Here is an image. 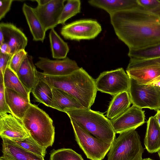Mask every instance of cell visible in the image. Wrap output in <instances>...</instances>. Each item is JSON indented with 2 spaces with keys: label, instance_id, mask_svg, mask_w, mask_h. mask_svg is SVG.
<instances>
[{
  "label": "cell",
  "instance_id": "6da1fadb",
  "mask_svg": "<svg viewBox=\"0 0 160 160\" xmlns=\"http://www.w3.org/2000/svg\"><path fill=\"white\" fill-rule=\"evenodd\" d=\"M110 17L116 35L129 50L160 42V10L139 6L116 12Z\"/></svg>",
  "mask_w": 160,
  "mask_h": 160
},
{
  "label": "cell",
  "instance_id": "7a4b0ae2",
  "mask_svg": "<svg viewBox=\"0 0 160 160\" xmlns=\"http://www.w3.org/2000/svg\"><path fill=\"white\" fill-rule=\"evenodd\" d=\"M39 80L52 89L63 91L74 97L85 108L90 109L97 90L95 81L82 68L68 75L54 76L37 71Z\"/></svg>",
  "mask_w": 160,
  "mask_h": 160
},
{
  "label": "cell",
  "instance_id": "3957f363",
  "mask_svg": "<svg viewBox=\"0 0 160 160\" xmlns=\"http://www.w3.org/2000/svg\"><path fill=\"white\" fill-rule=\"evenodd\" d=\"M72 120L94 137L112 143L116 138L110 120L103 114L90 109H78L65 112Z\"/></svg>",
  "mask_w": 160,
  "mask_h": 160
},
{
  "label": "cell",
  "instance_id": "277c9868",
  "mask_svg": "<svg viewBox=\"0 0 160 160\" xmlns=\"http://www.w3.org/2000/svg\"><path fill=\"white\" fill-rule=\"evenodd\" d=\"M22 121L30 136L40 145L46 149L52 146L55 127L53 120L46 112L31 104Z\"/></svg>",
  "mask_w": 160,
  "mask_h": 160
},
{
  "label": "cell",
  "instance_id": "5b68a950",
  "mask_svg": "<svg viewBox=\"0 0 160 160\" xmlns=\"http://www.w3.org/2000/svg\"><path fill=\"white\" fill-rule=\"evenodd\" d=\"M144 149L135 129L125 131L113 140L107 160H142Z\"/></svg>",
  "mask_w": 160,
  "mask_h": 160
},
{
  "label": "cell",
  "instance_id": "8992f818",
  "mask_svg": "<svg viewBox=\"0 0 160 160\" xmlns=\"http://www.w3.org/2000/svg\"><path fill=\"white\" fill-rule=\"evenodd\" d=\"M70 120L75 140L87 158L91 160H102L109 151L112 143L94 137Z\"/></svg>",
  "mask_w": 160,
  "mask_h": 160
},
{
  "label": "cell",
  "instance_id": "52a82bcc",
  "mask_svg": "<svg viewBox=\"0 0 160 160\" xmlns=\"http://www.w3.org/2000/svg\"><path fill=\"white\" fill-rule=\"evenodd\" d=\"M128 91L132 103L140 108L160 109V88L151 84L141 85L129 77Z\"/></svg>",
  "mask_w": 160,
  "mask_h": 160
},
{
  "label": "cell",
  "instance_id": "ba28073f",
  "mask_svg": "<svg viewBox=\"0 0 160 160\" xmlns=\"http://www.w3.org/2000/svg\"><path fill=\"white\" fill-rule=\"evenodd\" d=\"M95 81L97 91L114 96L129 90L130 78L122 68L103 72Z\"/></svg>",
  "mask_w": 160,
  "mask_h": 160
},
{
  "label": "cell",
  "instance_id": "9c48e42d",
  "mask_svg": "<svg viewBox=\"0 0 160 160\" xmlns=\"http://www.w3.org/2000/svg\"><path fill=\"white\" fill-rule=\"evenodd\" d=\"M101 31V26L96 21L83 19L64 25L61 33L66 39L80 41L94 39Z\"/></svg>",
  "mask_w": 160,
  "mask_h": 160
},
{
  "label": "cell",
  "instance_id": "30bf717a",
  "mask_svg": "<svg viewBox=\"0 0 160 160\" xmlns=\"http://www.w3.org/2000/svg\"><path fill=\"white\" fill-rule=\"evenodd\" d=\"M126 72L141 85L151 84L160 79V65L140 59L130 58Z\"/></svg>",
  "mask_w": 160,
  "mask_h": 160
},
{
  "label": "cell",
  "instance_id": "8fae6325",
  "mask_svg": "<svg viewBox=\"0 0 160 160\" xmlns=\"http://www.w3.org/2000/svg\"><path fill=\"white\" fill-rule=\"evenodd\" d=\"M144 111L132 105L116 118L110 120L116 134L136 129L145 123Z\"/></svg>",
  "mask_w": 160,
  "mask_h": 160
},
{
  "label": "cell",
  "instance_id": "7c38bea8",
  "mask_svg": "<svg viewBox=\"0 0 160 160\" xmlns=\"http://www.w3.org/2000/svg\"><path fill=\"white\" fill-rule=\"evenodd\" d=\"M39 60L35 64L43 71L45 74L54 76L69 75L80 68L74 60L67 57L62 60H51L47 58L39 57Z\"/></svg>",
  "mask_w": 160,
  "mask_h": 160
},
{
  "label": "cell",
  "instance_id": "4fadbf2b",
  "mask_svg": "<svg viewBox=\"0 0 160 160\" xmlns=\"http://www.w3.org/2000/svg\"><path fill=\"white\" fill-rule=\"evenodd\" d=\"M65 0H50L43 5L33 8L34 11L42 26L47 31L58 25L59 17Z\"/></svg>",
  "mask_w": 160,
  "mask_h": 160
},
{
  "label": "cell",
  "instance_id": "5bb4252c",
  "mask_svg": "<svg viewBox=\"0 0 160 160\" xmlns=\"http://www.w3.org/2000/svg\"><path fill=\"white\" fill-rule=\"evenodd\" d=\"M0 136L12 141L25 139L30 136L22 121L11 114L0 116Z\"/></svg>",
  "mask_w": 160,
  "mask_h": 160
},
{
  "label": "cell",
  "instance_id": "9a60e30c",
  "mask_svg": "<svg viewBox=\"0 0 160 160\" xmlns=\"http://www.w3.org/2000/svg\"><path fill=\"white\" fill-rule=\"evenodd\" d=\"M0 30L3 34L4 42L7 43L11 48L12 56L21 50H25L28 39L19 28L11 23L1 22Z\"/></svg>",
  "mask_w": 160,
  "mask_h": 160
},
{
  "label": "cell",
  "instance_id": "2e32d148",
  "mask_svg": "<svg viewBox=\"0 0 160 160\" xmlns=\"http://www.w3.org/2000/svg\"><path fill=\"white\" fill-rule=\"evenodd\" d=\"M2 140V157L6 160H45L42 157L33 154L5 138Z\"/></svg>",
  "mask_w": 160,
  "mask_h": 160
},
{
  "label": "cell",
  "instance_id": "e0dca14e",
  "mask_svg": "<svg viewBox=\"0 0 160 160\" xmlns=\"http://www.w3.org/2000/svg\"><path fill=\"white\" fill-rule=\"evenodd\" d=\"M6 102L11 114L22 121L31 104L30 99L8 88H5Z\"/></svg>",
  "mask_w": 160,
  "mask_h": 160
},
{
  "label": "cell",
  "instance_id": "ac0fdd59",
  "mask_svg": "<svg viewBox=\"0 0 160 160\" xmlns=\"http://www.w3.org/2000/svg\"><path fill=\"white\" fill-rule=\"evenodd\" d=\"M32 57L28 55L19 68L17 75L24 86L31 92L39 80Z\"/></svg>",
  "mask_w": 160,
  "mask_h": 160
},
{
  "label": "cell",
  "instance_id": "d6986e66",
  "mask_svg": "<svg viewBox=\"0 0 160 160\" xmlns=\"http://www.w3.org/2000/svg\"><path fill=\"white\" fill-rule=\"evenodd\" d=\"M52 98L50 107L65 112L66 111L84 108L72 96L61 90L52 88Z\"/></svg>",
  "mask_w": 160,
  "mask_h": 160
},
{
  "label": "cell",
  "instance_id": "ffe728a7",
  "mask_svg": "<svg viewBox=\"0 0 160 160\" xmlns=\"http://www.w3.org/2000/svg\"><path fill=\"white\" fill-rule=\"evenodd\" d=\"M88 2L92 6L104 10L110 16L116 12L139 6L137 0H91Z\"/></svg>",
  "mask_w": 160,
  "mask_h": 160
},
{
  "label": "cell",
  "instance_id": "44dd1931",
  "mask_svg": "<svg viewBox=\"0 0 160 160\" xmlns=\"http://www.w3.org/2000/svg\"><path fill=\"white\" fill-rule=\"evenodd\" d=\"M144 143L146 149L150 153L160 151V127L154 116L150 117L147 122Z\"/></svg>",
  "mask_w": 160,
  "mask_h": 160
},
{
  "label": "cell",
  "instance_id": "7402d4cb",
  "mask_svg": "<svg viewBox=\"0 0 160 160\" xmlns=\"http://www.w3.org/2000/svg\"><path fill=\"white\" fill-rule=\"evenodd\" d=\"M23 13L32 36L33 40L43 42L46 31L35 13L33 8L24 3L22 7Z\"/></svg>",
  "mask_w": 160,
  "mask_h": 160
},
{
  "label": "cell",
  "instance_id": "603a6c76",
  "mask_svg": "<svg viewBox=\"0 0 160 160\" xmlns=\"http://www.w3.org/2000/svg\"><path fill=\"white\" fill-rule=\"evenodd\" d=\"M131 103L130 97L127 91L123 92L114 96L108 107L107 118L110 120L116 118L128 109Z\"/></svg>",
  "mask_w": 160,
  "mask_h": 160
},
{
  "label": "cell",
  "instance_id": "cb8c5ba5",
  "mask_svg": "<svg viewBox=\"0 0 160 160\" xmlns=\"http://www.w3.org/2000/svg\"><path fill=\"white\" fill-rule=\"evenodd\" d=\"M49 38L52 58L57 59H64L66 58L69 51L68 44L60 37L54 28L51 29Z\"/></svg>",
  "mask_w": 160,
  "mask_h": 160
},
{
  "label": "cell",
  "instance_id": "d4e9b609",
  "mask_svg": "<svg viewBox=\"0 0 160 160\" xmlns=\"http://www.w3.org/2000/svg\"><path fill=\"white\" fill-rule=\"evenodd\" d=\"M3 82L5 88L14 90L30 99L31 92L22 84L17 75L8 67L4 74Z\"/></svg>",
  "mask_w": 160,
  "mask_h": 160
},
{
  "label": "cell",
  "instance_id": "484cf974",
  "mask_svg": "<svg viewBox=\"0 0 160 160\" xmlns=\"http://www.w3.org/2000/svg\"><path fill=\"white\" fill-rule=\"evenodd\" d=\"M35 101L49 107L52 98V89L46 83L39 80L32 92Z\"/></svg>",
  "mask_w": 160,
  "mask_h": 160
},
{
  "label": "cell",
  "instance_id": "4316f807",
  "mask_svg": "<svg viewBox=\"0 0 160 160\" xmlns=\"http://www.w3.org/2000/svg\"><path fill=\"white\" fill-rule=\"evenodd\" d=\"M128 55L130 58L138 59L160 57V42L140 48L130 50Z\"/></svg>",
  "mask_w": 160,
  "mask_h": 160
},
{
  "label": "cell",
  "instance_id": "83f0119b",
  "mask_svg": "<svg viewBox=\"0 0 160 160\" xmlns=\"http://www.w3.org/2000/svg\"><path fill=\"white\" fill-rule=\"evenodd\" d=\"M81 2L79 0H68L64 5L60 17L58 24H64L69 19L80 13Z\"/></svg>",
  "mask_w": 160,
  "mask_h": 160
},
{
  "label": "cell",
  "instance_id": "f1b7e54d",
  "mask_svg": "<svg viewBox=\"0 0 160 160\" xmlns=\"http://www.w3.org/2000/svg\"><path fill=\"white\" fill-rule=\"evenodd\" d=\"M13 141L20 146L33 154L44 158L45 156L46 149L40 145L30 136L23 139Z\"/></svg>",
  "mask_w": 160,
  "mask_h": 160
},
{
  "label": "cell",
  "instance_id": "f546056e",
  "mask_svg": "<svg viewBox=\"0 0 160 160\" xmlns=\"http://www.w3.org/2000/svg\"><path fill=\"white\" fill-rule=\"evenodd\" d=\"M49 160H84L82 156L71 148H62L51 152Z\"/></svg>",
  "mask_w": 160,
  "mask_h": 160
},
{
  "label": "cell",
  "instance_id": "4dcf8cb0",
  "mask_svg": "<svg viewBox=\"0 0 160 160\" xmlns=\"http://www.w3.org/2000/svg\"><path fill=\"white\" fill-rule=\"evenodd\" d=\"M28 55L27 52L25 50H21L15 53L12 56L8 67L17 75L19 68Z\"/></svg>",
  "mask_w": 160,
  "mask_h": 160
},
{
  "label": "cell",
  "instance_id": "1f68e13d",
  "mask_svg": "<svg viewBox=\"0 0 160 160\" xmlns=\"http://www.w3.org/2000/svg\"><path fill=\"white\" fill-rule=\"evenodd\" d=\"M5 88L3 78H0V116L8 113L11 114L6 101Z\"/></svg>",
  "mask_w": 160,
  "mask_h": 160
},
{
  "label": "cell",
  "instance_id": "d6a6232c",
  "mask_svg": "<svg viewBox=\"0 0 160 160\" xmlns=\"http://www.w3.org/2000/svg\"><path fill=\"white\" fill-rule=\"evenodd\" d=\"M139 6L151 11L160 10V1L158 0H137Z\"/></svg>",
  "mask_w": 160,
  "mask_h": 160
},
{
  "label": "cell",
  "instance_id": "836d02e7",
  "mask_svg": "<svg viewBox=\"0 0 160 160\" xmlns=\"http://www.w3.org/2000/svg\"><path fill=\"white\" fill-rule=\"evenodd\" d=\"M12 56L0 52V78H3V75Z\"/></svg>",
  "mask_w": 160,
  "mask_h": 160
},
{
  "label": "cell",
  "instance_id": "e575fe53",
  "mask_svg": "<svg viewBox=\"0 0 160 160\" xmlns=\"http://www.w3.org/2000/svg\"><path fill=\"white\" fill-rule=\"evenodd\" d=\"M12 0L0 1V20L4 17L10 9Z\"/></svg>",
  "mask_w": 160,
  "mask_h": 160
},
{
  "label": "cell",
  "instance_id": "d590c367",
  "mask_svg": "<svg viewBox=\"0 0 160 160\" xmlns=\"http://www.w3.org/2000/svg\"><path fill=\"white\" fill-rule=\"evenodd\" d=\"M0 52L3 54L11 55V48L7 43L4 42L0 45Z\"/></svg>",
  "mask_w": 160,
  "mask_h": 160
},
{
  "label": "cell",
  "instance_id": "8d00e7d4",
  "mask_svg": "<svg viewBox=\"0 0 160 160\" xmlns=\"http://www.w3.org/2000/svg\"><path fill=\"white\" fill-rule=\"evenodd\" d=\"M141 59L148 63L157 64L160 65V57L152 59Z\"/></svg>",
  "mask_w": 160,
  "mask_h": 160
},
{
  "label": "cell",
  "instance_id": "74e56055",
  "mask_svg": "<svg viewBox=\"0 0 160 160\" xmlns=\"http://www.w3.org/2000/svg\"><path fill=\"white\" fill-rule=\"evenodd\" d=\"M157 112V113L154 116V117L158 123L160 127V110H158Z\"/></svg>",
  "mask_w": 160,
  "mask_h": 160
},
{
  "label": "cell",
  "instance_id": "f35d334b",
  "mask_svg": "<svg viewBox=\"0 0 160 160\" xmlns=\"http://www.w3.org/2000/svg\"><path fill=\"white\" fill-rule=\"evenodd\" d=\"M50 0H37L36 1L38 5H43L48 2Z\"/></svg>",
  "mask_w": 160,
  "mask_h": 160
},
{
  "label": "cell",
  "instance_id": "ab89813d",
  "mask_svg": "<svg viewBox=\"0 0 160 160\" xmlns=\"http://www.w3.org/2000/svg\"><path fill=\"white\" fill-rule=\"evenodd\" d=\"M4 38L2 32L0 30V45L4 42Z\"/></svg>",
  "mask_w": 160,
  "mask_h": 160
},
{
  "label": "cell",
  "instance_id": "60d3db41",
  "mask_svg": "<svg viewBox=\"0 0 160 160\" xmlns=\"http://www.w3.org/2000/svg\"><path fill=\"white\" fill-rule=\"evenodd\" d=\"M151 85L158 87L160 88V79L156 81Z\"/></svg>",
  "mask_w": 160,
  "mask_h": 160
},
{
  "label": "cell",
  "instance_id": "b9f144b4",
  "mask_svg": "<svg viewBox=\"0 0 160 160\" xmlns=\"http://www.w3.org/2000/svg\"><path fill=\"white\" fill-rule=\"evenodd\" d=\"M143 160H154L150 158H146L143 159H142Z\"/></svg>",
  "mask_w": 160,
  "mask_h": 160
},
{
  "label": "cell",
  "instance_id": "7bdbcfd3",
  "mask_svg": "<svg viewBox=\"0 0 160 160\" xmlns=\"http://www.w3.org/2000/svg\"><path fill=\"white\" fill-rule=\"evenodd\" d=\"M0 160H6L4 159L2 156H1L0 158Z\"/></svg>",
  "mask_w": 160,
  "mask_h": 160
},
{
  "label": "cell",
  "instance_id": "ee69618b",
  "mask_svg": "<svg viewBox=\"0 0 160 160\" xmlns=\"http://www.w3.org/2000/svg\"><path fill=\"white\" fill-rule=\"evenodd\" d=\"M158 154L160 159V151L158 152Z\"/></svg>",
  "mask_w": 160,
  "mask_h": 160
},
{
  "label": "cell",
  "instance_id": "f6af8a7d",
  "mask_svg": "<svg viewBox=\"0 0 160 160\" xmlns=\"http://www.w3.org/2000/svg\"></svg>",
  "mask_w": 160,
  "mask_h": 160
}]
</instances>
